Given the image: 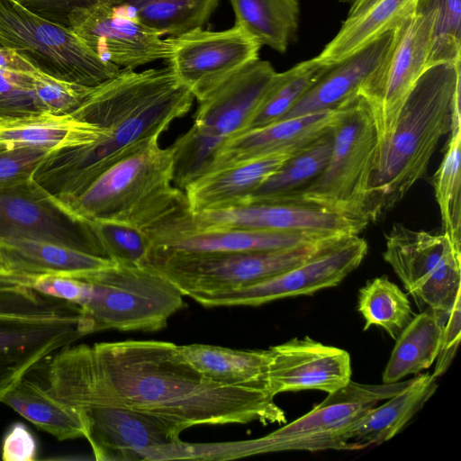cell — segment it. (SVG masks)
I'll use <instances>...</instances> for the list:
<instances>
[{
  "mask_svg": "<svg viewBox=\"0 0 461 461\" xmlns=\"http://www.w3.org/2000/svg\"><path fill=\"white\" fill-rule=\"evenodd\" d=\"M100 3L121 8L161 36L177 37L203 29L219 0H104Z\"/></svg>",
  "mask_w": 461,
  "mask_h": 461,
  "instance_id": "836d02e7",
  "label": "cell"
},
{
  "mask_svg": "<svg viewBox=\"0 0 461 461\" xmlns=\"http://www.w3.org/2000/svg\"><path fill=\"white\" fill-rule=\"evenodd\" d=\"M51 150L39 147L7 148L0 145V185L32 177Z\"/></svg>",
  "mask_w": 461,
  "mask_h": 461,
  "instance_id": "b9f144b4",
  "label": "cell"
},
{
  "mask_svg": "<svg viewBox=\"0 0 461 461\" xmlns=\"http://www.w3.org/2000/svg\"><path fill=\"white\" fill-rule=\"evenodd\" d=\"M377 1L378 0H357L351 5L346 19L348 20L359 16Z\"/></svg>",
  "mask_w": 461,
  "mask_h": 461,
  "instance_id": "7dc6e473",
  "label": "cell"
},
{
  "mask_svg": "<svg viewBox=\"0 0 461 461\" xmlns=\"http://www.w3.org/2000/svg\"><path fill=\"white\" fill-rule=\"evenodd\" d=\"M0 402L59 440L85 436L79 414L54 398L38 379L29 377L28 374L5 393Z\"/></svg>",
  "mask_w": 461,
  "mask_h": 461,
  "instance_id": "f1b7e54d",
  "label": "cell"
},
{
  "mask_svg": "<svg viewBox=\"0 0 461 461\" xmlns=\"http://www.w3.org/2000/svg\"><path fill=\"white\" fill-rule=\"evenodd\" d=\"M37 98L47 113L68 114L90 95L94 87L56 79L39 70L32 73Z\"/></svg>",
  "mask_w": 461,
  "mask_h": 461,
  "instance_id": "60d3db41",
  "label": "cell"
},
{
  "mask_svg": "<svg viewBox=\"0 0 461 461\" xmlns=\"http://www.w3.org/2000/svg\"><path fill=\"white\" fill-rule=\"evenodd\" d=\"M268 349L271 362L267 382L274 396L304 390L330 393L351 380L350 356L342 348L304 337L294 338Z\"/></svg>",
  "mask_w": 461,
  "mask_h": 461,
  "instance_id": "d6986e66",
  "label": "cell"
},
{
  "mask_svg": "<svg viewBox=\"0 0 461 461\" xmlns=\"http://www.w3.org/2000/svg\"><path fill=\"white\" fill-rule=\"evenodd\" d=\"M295 153L263 156L203 175L184 190L189 211L198 212L245 204L251 194Z\"/></svg>",
  "mask_w": 461,
  "mask_h": 461,
  "instance_id": "cb8c5ba5",
  "label": "cell"
},
{
  "mask_svg": "<svg viewBox=\"0 0 461 461\" xmlns=\"http://www.w3.org/2000/svg\"><path fill=\"white\" fill-rule=\"evenodd\" d=\"M91 333L80 305L23 286L0 307V400L41 361Z\"/></svg>",
  "mask_w": 461,
  "mask_h": 461,
  "instance_id": "5b68a950",
  "label": "cell"
},
{
  "mask_svg": "<svg viewBox=\"0 0 461 461\" xmlns=\"http://www.w3.org/2000/svg\"><path fill=\"white\" fill-rule=\"evenodd\" d=\"M164 224L195 230H254L300 231L317 235L359 234L368 223L306 203H260L191 212Z\"/></svg>",
  "mask_w": 461,
  "mask_h": 461,
  "instance_id": "5bb4252c",
  "label": "cell"
},
{
  "mask_svg": "<svg viewBox=\"0 0 461 461\" xmlns=\"http://www.w3.org/2000/svg\"><path fill=\"white\" fill-rule=\"evenodd\" d=\"M167 40V67L198 102L258 60L261 47L236 24L220 32L196 29Z\"/></svg>",
  "mask_w": 461,
  "mask_h": 461,
  "instance_id": "2e32d148",
  "label": "cell"
},
{
  "mask_svg": "<svg viewBox=\"0 0 461 461\" xmlns=\"http://www.w3.org/2000/svg\"><path fill=\"white\" fill-rule=\"evenodd\" d=\"M94 373L80 408L117 405L151 412L185 429L197 425L285 424V411L265 384L230 385L208 379L157 340L92 346Z\"/></svg>",
  "mask_w": 461,
  "mask_h": 461,
  "instance_id": "6da1fadb",
  "label": "cell"
},
{
  "mask_svg": "<svg viewBox=\"0 0 461 461\" xmlns=\"http://www.w3.org/2000/svg\"><path fill=\"white\" fill-rule=\"evenodd\" d=\"M146 232L152 241L153 249L194 253L272 250L338 236L254 230H195L166 224Z\"/></svg>",
  "mask_w": 461,
  "mask_h": 461,
  "instance_id": "603a6c76",
  "label": "cell"
},
{
  "mask_svg": "<svg viewBox=\"0 0 461 461\" xmlns=\"http://www.w3.org/2000/svg\"><path fill=\"white\" fill-rule=\"evenodd\" d=\"M69 28L102 60L122 69L166 60L167 39L107 3H95L73 10L68 17Z\"/></svg>",
  "mask_w": 461,
  "mask_h": 461,
  "instance_id": "e0dca14e",
  "label": "cell"
},
{
  "mask_svg": "<svg viewBox=\"0 0 461 461\" xmlns=\"http://www.w3.org/2000/svg\"><path fill=\"white\" fill-rule=\"evenodd\" d=\"M350 236H332L260 251L194 253L152 249L146 266L184 296L235 290L278 275Z\"/></svg>",
  "mask_w": 461,
  "mask_h": 461,
  "instance_id": "52a82bcc",
  "label": "cell"
},
{
  "mask_svg": "<svg viewBox=\"0 0 461 461\" xmlns=\"http://www.w3.org/2000/svg\"><path fill=\"white\" fill-rule=\"evenodd\" d=\"M336 116L337 109L325 110L232 136L218 149L208 172L263 156L298 152L330 129Z\"/></svg>",
  "mask_w": 461,
  "mask_h": 461,
  "instance_id": "44dd1931",
  "label": "cell"
},
{
  "mask_svg": "<svg viewBox=\"0 0 461 461\" xmlns=\"http://www.w3.org/2000/svg\"><path fill=\"white\" fill-rule=\"evenodd\" d=\"M235 24L260 45L284 53L294 40L299 25L298 0H230Z\"/></svg>",
  "mask_w": 461,
  "mask_h": 461,
  "instance_id": "1f68e13d",
  "label": "cell"
},
{
  "mask_svg": "<svg viewBox=\"0 0 461 461\" xmlns=\"http://www.w3.org/2000/svg\"><path fill=\"white\" fill-rule=\"evenodd\" d=\"M38 456L36 438L22 422L14 423L2 442L4 461H34Z\"/></svg>",
  "mask_w": 461,
  "mask_h": 461,
  "instance_id": "ee69618b",
  "label": "cell"
},
{
  "mask_svg": "<svg viewBox=\"0 0 461 461\" xmlns=\"http://www.w3.org/2000/svg\"><path fill=\"white\" fill-rule=\"evenodd\" d=\"M32 72L0 70V120L47 113L37 98Z\"/></svg>",
  "mask_w": 461,
  "mask_h": 461,
  "instance_id": "ab89813d",
  "label": "cell"
},
{
  "mask_svg": "<svg viewBox=\"0 0 461 461\" xmlns=\"http://www.w3.org/2000/svg\"><path fill=\"white\" fill-rule=\"evenodd\" d=\"M460 65L427 68L407 96L391 137L378 149L366 204L369 221L402 200L450 132L453 115L460 112Z\"/></svg>",
  "mask_w": 461,
  "mask_h": 461,
  "instance_id": "3957f363",
  "label": "cell"
},
{
  "mask_svg": "<svg viewBox=\"0 0 461 461\" xmlns=\"http://www.w3.org/2000/svg\"><path fill=\"white\" fill-rule=\"evenodd\" d=\"M332 126L304 149L292 156L249 196L248 203H288L326 167L332 149Z\"/></svg>",
  "mask_w": 461,
  "mask_h": 461,
  "instance_id": "4dcf8cb0",
  "label": "cell"
},
{
  "mask_svg": "<svg viewBox=\"0 0 461 461\" xmlns=\"http://www.w3.org/2000/svg\"><path fill=\"white\" fill-rule=\"evenodd\" d=\"M339 2L341 3H346V4H350L352 5L353 3H355L357 0H339Z\"/></svg>",
  "mask_w": 461,
  "mask_h": 461,
  "instance_id": "f907efd6",
  "label": "cell"
},
{
  "mask_svg": "<svg viewBox=\"0 0 461 461\" xmlns=\"http://www.w3.org/2000/svg\"><path fill=\"white\" fill-rule=\"evenodd\" d=\"M0 46L15 50L47 76L88 87L106 82L122 69L94 54L69 28L16 0H0Z\"/></svg>",
  "mask_w": 461,
  "mask_h": 461,
  "instance_id": "9c48e42d",
  "label": "cell"
},
{
  "mask_svg": "<svg viewBox=\"0 0 461 461\" xmlns=\"http://www.w3.org/2000/svg\"><path fill=\"white\" fill-rule=\"evenodd\" d=\"M414 8L430 9L433 13L427 68L461 62V0H416Z\"/></svg>",
  "mask_w": 461,
  "mask_h": 461,
  "instance_id": "74e56055",
  "label": "cell"
},
{
  "mask_svg": "<svg viewBox=\"0 0 461 461\" xmlns=\"http://www.w3.org/2000/svg\"><path fill=\"white\" fill-rule=\"evenodd\" d=\"M93 229L104 257L125 267H145L153 249L141 229L112 221L93 222Z\"/></svg>",
  "mask_w": 461,
  "mask_h": 461,
  "instance_id": "f35d334b",
  "label": "cell"
},
{
  "mask_svg": "<svg viewBox=\"0 0 461 461\" xmlns=\"http://www.w3.org/2000/svg\"><path fill=\"white\" fill-rule=\"evenodd\" d=\"M0 254L10 270L7 276H75L115 264L62 245L26 239L0 240Z\"/></svg>",
  "mask_w": 461,
  "mask_h": 461,
  "instance_id": "484cf974",
  "label": "cell"
},
{
  "mask_svg": "<svg viewBox=\"0 0 461 461\" xmlns=\"http://www.w3.org/2000/svg\"><path fill=\"white\" fill-rule=\"evenodd\" d=\"M367 242L353 235L311 259L274 276L235 290L192 296L204 307L259 306L276 300L310 295L334 287L367 254Z\"/></svg>",
  "mask_w": 461,
  "mask_h": 461,
  "instance_id": "9a60e30c",
  "label": "cell"
},
{
  "mask_svg": "<svg viewBox=\"0 0 461 461\" xmlns=\"http://www.w3.org/2000/svg\"><path fill=\"white\" fill-rule=\"evenodd\" d=\"M330 65L314 57L296 64L286 71L277 73L271 90L245 131L264 127L280 120L320 79Z\"/></svg>",
  "mask_w": 461,
  "mask_h": 461,
  "instance_id": "d590c367",
  "label": "cell"
},
{
  "mask_svg": "<svg viewBox=\"0 0 461 461\" xmlns=\"http://www.w3.org/2000/svg\"><path fill=\"white\" fill-rule=\"evenodd\" d=\"M461 337V295L443 322V330L433 376L444 375L456 356Z\"/></svg>",
  "mask_w": 461,
  "mask_h": 461,
  "instance_id": "7bdbcfd3",
  "label": "cell"
},
{
  "mask_svg": "<svg viewBox=\"0 0 461 461\" xmlns=\"http://www.w3.org/2000/svg\"><path fill=\"white\" fill-rule=\"evenodd\" d=\"M47 241L104 258L93 223L72 213L32 177L0 185V240Z\"/></svg>",
  "mask_w": 461,
  "mask_h": 461,
  "instance_id": "4fadbf2b",
  "label": "cell"
},
{
  "mask_svg": "<svg viewBox=\"0 0 461 461\" xmlns=\"http://www.w3.org/2000/svg\"><path fill=\"white\" fill-rule=\"evenodd\" d=\"M71 277L90 285L80 306L92 322L93 332L158 331L185 305L181 292L148 266L115 263Z\"/></svg>",
  "mask_w": 461,
  "mask_h": 461,
  "instance_id": "ba28073f",
  "label": "cell"
},
{
  "mask_svg": "<svg viewBox=\"0 0 461 461\" xmlns=\"http://www.w3.org/2000/svg\"><path fill=\"white\" fill-rule=\"evenodd\" d=\"M12 286H14V285H5V284L0 283V289H5V288H8V287H12Z\"/></svg>",
  "mask_w": 461,
  "mask_h": 461,
  "instance_id": "816d5d0a",
  "label": "cell"
},
{
  "mask_svg": "<svg viewBox=\"0 0 461 461\" xmlns=\"http://www.w3.org/2000/svg\"><path fill=\"white\" fill-rule=\"evenodd\" d=\"M450 136L432 185L440 210L442 233L461 249L460 147L461 119L453 120Z\"/></svg>",
  "mask_w": 461,
  "mask_h": 461,
  "instance_id": "8d00e7d4",
  "label": "cell"
},
{
  "mask_svg": "<svg viewBox=\"0 0 461 461\" xmlns=\"http://www.w3.org/2000/svg\"><path fill=\"white\" fill-rule=\"evenodd\" d=\"M105 131L106 127L81 119L72 113L64 115L41 113L0 120V145L50 149L76 147L94 142Z\"/></svg>",
  "mask_w": 461,
  "mask_h": 461,
  "instance_id": "4316f807",
  "label": "cell"
},
{
  "mask_svg": "<svg viewBox=\"0 0 461 461\" xmlns=\"http://www.w3.org/2000/svg\"><path fill=\"white\" fill-rule=\"evenodd\" d=\"M34 14L55 23L68 27L70 13L95 3L104 0H16Z\"/></svg>",
  "mask_w": 461,
  "mask_h": 461,
  "instance_id": "f6af8a7d",
  "label": "cell"
},
{
  "mask_svg": "<svg viewBox=\"0 0 461 461\" xmlns=\"http://www.w3.org/2000/svg\"><path fill=\"white\" fill-rule=\"evenodd\" d=\"M336 109L326 167L288 203L316 204L368 223L366 204L379 147L375 123L367 101L359 93Z\"/></svg>",
  "mask_w": 461,
  "mask_h": 461,
  "instance_id": "8992f818",
  "label": "cell"
},
{
  "mask_svg": "<svg viewBox=\"0 0 461 461\" xmlns=\"http://www.w3.org/2000/svg\"><path fill=\"white\" fill-rule=\"evenodd\" d=\"M77 413L97 461H142L147 449L179 441L185 429L175 420L123 406L95 405Z\"/></svg>",
  "mask_w": 461,
  "mask_h": 461,
  "instance_id": "ac0fdd59",
  "label": "cell"
},
{
  "mask_svg": "<svg viewBox=\"0 0 461 461\" xmlns=\"http://www.w3.org/2000/svg\"><path fill=\"white\" fill-rule=\"evenodd\" d=\"M357 311L365 321L364 330L376 326L394 340L415 315L408 295L386 276L373 278L359 289Z\"/></svg>",
  "mask_w": 461,
  "mask_h": 461,
  "instance_id": "e575fe53",
  "label": "cell"
},
{
  "mask_svg": "<svg viewBox=\"0 0 461 461\" xmlns=\"http://www.w3.org/2000/svg\"><path fill=\"white\" fill-rule=\"evenodd\" d=\"M20 290V286H12L5 289H0V307L13 300Z\"/></svg>",
  "mask_w": 461,
  "mask_h": 461,
  "instance_id": "c3c4849f",
  "label": "cell"
},
{
  "mask_svg": "<svg viewBox=\"0 0 461 461\" xmlns=\"http://www.w3.org/2000/svg\"><path fill=\"white\" fill-rule=\"evenodd\" d=\"M9 274L10 270L0 254V276H5Z\"/></svg>",
  "mask_w": 461,
  "mask_h": 461,
  "instance_id": "681fc988",
  "label": "cell"
},
{
  "mask_svg": "<svg viewBox=\"0 0 461 461\" xmlns=\"http://www.w3.org/2000/svg\"><path fill=\"white\" fill-rule=\"evenodd\" d=\"M432 29V11L414 8L396 26L384 59L359 91L371 109L378 149L391 137L407 96L427 68Z\"/></svg>",
  "mask_w": 461,
  "mask_h": 461,
  "instance_id": "7c38bea8",
  "label": "cell"
},
{
  "mask_svg": "<svg viewBox=\"0 0 461 461\" xmlns=\"http://www.w3.org/2000/svg\"><path fill=\"white\" fill-rule=\"evenodd\" d=\"M176 348L191 366L216 383L268 386L269 349L243 350L206 344L176 345Z\"/></svg>",
  "mask_w": 461,
  "mask_h": 461,
  "instance_id": "83f0119b",
  "label": "cell"
},
{
  "mask_svg": "<svg viewBox=\"0 0 461 461\" xmlns=\"http://www.w3.org/2000/svg\"><path fill=\"white\" fill-rule=\"evenodd\" d=\"M384 259L421 311L442 320L461 295V249L444 233L414 230L397 223L385 236Z\"/></svg>",
  "mask_w": 461,
  "mask_h": 461,
  "instance_id": "8fae6325",
  "label": "cell"
},
{
  "mask_svg": "<svg viewBox=\"0 0 461 461\" xmlns=\"http://www.w3.org/2000/svg\"><path fill=\"white\" fill-rule=\"evenodd\" d=\"M416 0H378L353 19H346L339 32L316 58L333 64L372 40L395 28L414 10Z\"/></svg>",
  "mask_w": 461,
  "mask_h": 461,
  "instance_id": "d6a6232c",
  "label": "cell"
},
{
  "mask_svg": "<svg viewBox=\"0 0 461 461\" xmlns=\"http://www.w3.org/2000/svg\"><path fill=\"white\" fill-rule=\"evenodd\" d=\"M395 28L331 64L280 120L336 109L358 94L384 59L393 41Z\"/></svg>",
  "mask_w": 461,
  "mask_h": 461,
  "instance_id": "7402d4cb",
  "label": "cell"
},
{
  "mask_svg": "<svg viewBox=\"0 0 461 461\" xmlns=\"http://www.w3.org/2000/svg\"><path fill=\"white\" fill-rule=\"evenodd\" d=\"M436 380L432 374H420L386 402L365 412L345 431L347 450L378 446L396 436L435 393Z\"/></svg>",
  "mask_w": 461,
  "mask_h": 461,
  "instance_id": "d4e9b609",
  "label": "cell"
},
{
  "mask_svg": "<svg viewBox=\"0 0 461 461\" xmlns=\"http://www.w3.org/2000/svg\"><path fill=\"white\" fill-rule=\"evenodd\" d=\"M65 206L85 221L145 231L189 210L185 192L173 185L172 148H161L158 139L110 167Z\"/></svg>",
  "mask_w": 461,
  "mask_h": 461,
  "instance_id": "277c9868",
  "label": "cell"
},
{
  "mask_svg": "<svg viewBox=\"0 0 461 461\" xmlns=\"http://www.w3.org/2000/svg\"><path fill=\"white\" fill-rule=\"evenodd\" d=\"M194 99L167 66L121 69L72 112L106 127L104 134L90 144L52 149L32 177L66 205L110 167L159 139Z\"/></svg>",
  "mask_w": 461,
  "mask_h": 461,
  "instance_id": "7a4b0ae2",
  "label": "cell"
},
{
  "mask_svg": "<svg viewBox=\"0 0 461 461\" xmlns=\"http://www.w3.org/2000/svg\"><path fill=\"white\" fill-rule=\"evenodd\" d=\"M444 321L431 309L413 316L395 339L383 372V383L399 382L409 375L420 374L432 365L438 353Z\"/></svg>",
  "mask_w": 461,
  "mask_h": 461,
  "instance_id": "f546056e",
  "label": "cell"
},
{
  "mask_svg": "<svg viewBox=\"0 0 461 461\" xmlns=\"http://www.w3.org/2000/svg\"><path fill=\"white\" fill-rule=\"evenodd\" d=\"M409 382L369 384L350 380L292 422L264 437L240 441L242 455L245 457L285 451L347 450L344 434L348 426Z\"/></svg>",
  "mask_w": 461,
  "mask_h": 461,
  "instance_id": "30bf717a",
  "label": "cell"
},
{
  "mask_svg": "<svg viewBox=\"0 0 461 461\" xmlns=\"http://www.w3.org/2000/svg\"><path fill=\"white\" fill-rule=\"evenodd\" d=\"M277 72L259 59L199 101L194 124L221 141L244 132L271 90Z\"/></svg>",
  "mask_w": 461,
  "mask_h": 461,
  "instance_id": "ffe728a7",
  "label": "cell"
},
{
  "mask_svg": "<svg viewBox=\"0 0 461 461\" xmlns=\"http://www.w3.org/2000/svg\"><path fill=\"white\" fill-rule=\"evenodd\" d=\"M0 70L32 72L37 69L15 50L0 46Z\"/></svg>",
  "mask_w": 461,
  "mask_h": 461,
  "instance_id": "bcb514c9",
  "label": "cell"
}]
</instances>
